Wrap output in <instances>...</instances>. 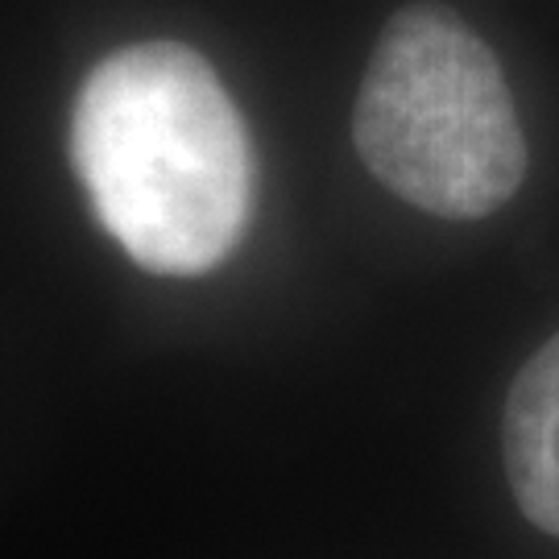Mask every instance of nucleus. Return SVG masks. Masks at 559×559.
Returning <instances> with one entry per match:
<instances>
[{
    "mask_svg": "<svg viewBox=\"0 0 559 559\" xmlns=\"http://www.w3.org/2000/svg\"><path fill=\"white\" fill-rule=\"evenodd\" d=\"M506 473L526 522L559 539V332L522 365L510 390Z\"/></svg>",
    "mask_w": 559,
    "mask_h": 559,
    "instance_id": "3",
    "label": "nucleus"
},
{
    "mask_svg": "<svg viewBox=\"0 0 559 559\" xmlns=\"http://www.w3.org/2000/svg\"><path fill=\"white\" fill-rule=\"evenodd\" d=\"M71 162L100 224L141 270H216L249 224L253 145L212 62L141 41L92 67L71 112Z\"/></svg>",
    "mask_w": 559,
    "mask_h": 559,
    "instance_id": "1",
    "label": "nucleus"
},
{
    "mask_svg": "<svg viewBox=\"0 0 559 559\" xmlns=\"http://www.w3.org/2000/svg\"><path fill=\"white\" fill-rule=\"evenodd\" d=\"M353 138L381 187L443 221L498 212L526 175V138L498 59L443 4H406L385 21Z\"/></svg>",
    "mask_w": 559,
    "mask_h": 559,
    "instance_id": "2",
    "label": "nucleus"
}]
</instances>
